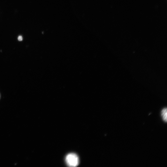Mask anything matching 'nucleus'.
Here are the masks:
<instances>
[{
  "label": "nucleus",
  "mask_w": 167,
  "mask_h": 167,
  "mask_svg": "<svg viewBox=\"0 0 167 167\" xmlns=\"http://www.w3.org/2000/svg\"><path fill=\"white\" fill-rule=\"evenodd\" d=\"M65 161L67 165L71 167L77 166L79 163V157L77 155L74 153L67 155L66 157Z\"/></svg>",
  "instance_id": "obj_1"
},
{
  "label": "nucleus",
  "mask_w": 167,
  "mask_h": 167,
  "mask_svg": "<svg viewBox=\"0 0 167 167\" xmlns=\"http://www.w3.org/2000/svg\"><path fill=\"white\" fill-rule=\"evenodd\" d=\"M166 108H163L162 111L161 115L163 120L165 122H167V112Z\"/></svg>",
  "instance_id": "obj_2"
},
{
  "label": "nucleus",
  "mask_w": 167,
  "mask_h": 167,
  "mask_svg": "<svg viewBox=\"0 0 167 167\" xmlns=\"http://www.w3.org/2000/svg\"><path fill=\"white\" fill-rule=\"evenodd\" d=\"M18 40L19 41H22L23 40V37L22 36H20L18 38Z\"/></svg>",
  "instance_id": "obj_3"
}]
</instances>
